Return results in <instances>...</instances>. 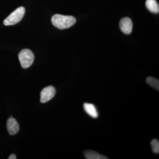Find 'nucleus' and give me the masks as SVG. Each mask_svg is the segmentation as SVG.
<instances>
[{"mask_svg": "<svg viewBox=\"0 0 159 159\" xmlns=\"http://www.w3.org/2000/svg\"><path fill=\"white\" fill-rule=\"evenodd\" d=\"M84 109L86 113L92 118L96 119L98 117V113L97 109L94 104L86 102L84 104Z\"/></svg>", "mask_w": 159, "mask_h": 159, "instance_id": "7", "label": "nucleus"}, {"mask_svg": "<svg viewBox=\"0 0 159 159\" xmlns=\"http://www.w3.org/2000/svg\"><path fill=\"white\" fill-rule=\"evenodd\" d=\"M152 148L154 153H159V142L158 140L156 139H153L151 142Z\"/></svg>", "mask_w": 159, "mask_h": 159, "instance_id": "11", "label": "nucleus"}, {"mask_svg": "<svg viewBox=\"0 0 159 159\" xmlns=\"http://www.w3.org/2000/svg\"><path fill=\"white\" fill-rule=\"evenodd\" d=\"M146 8L153 13H157L159 11V6L156 0H146Z\"/></svg>", "mask_w": 159, "mask_h": 159, "instance_id": "9", "label": "nucleus"}, {"mask_svg": "<svg viewBox=\"0 0 159 159\" xmlns=\"http://www.w3.org/2000/svg\"><path fill=\"white\" fill-rule=\"evenodd\" d=\"M7 128L9 134L13 135L17 134L19 130V125L14 118L10 117L7 120Z\"/></svg>", "mask_w": 159, "mask_h": 159, "instance_id": "6", "label": "nucleus"}, {"mask_svg": "<svg viewBox=\"0 0 159 159\" xmlns=\"http://www.w3.org/2000/svg\"><path fill=\"white\" fill-rule=\"evenodd\" d=\"M146 83L152 87L159 90V81L158 80L153 77H148L146 78Z\"/></svg>", "mask_w": 159, "mask_h": 159, "instance_id": "10", "label": "nucleus"}, {"mask_svg": "<svg viewBox=\"0 0 159 159\" xmlns=\"http://www.w3.org/2000/svg\"><path fill=\"white\" fill-rule=\"evenodd\" d=\"M119 27L123 33L125 34H130L132 31V21L129 18H123L120 20Z\"/></svg>", "mask_w": 159, "mask_h": 159, "instance_id": "5", "label": "nucleus"}, {"mask_svg": "<svg viewBox=\"0 0 159 159\" xmlns=\"http://www.w3.org/2000/svg\"><path fill=\"white\" fill-rule=\"evenodd\" d=\"M9 159H16V157L14 154H11L10 155V156L8 158Z\"/></svg>", "mask_w": 159, "mask_h": 159, "instance_id": "12", "label": "nucleus"}, {"mask_svg": "<svg viewBox=\"0 0 159 159\" xmlns=\"http://www.w3.org/2000/svg\"><path fill=\"white\" fill-rule=\"evenodd\" d=\"M25 11V10L24 7H19L4 20L3 22L4 25L6 26L13 25L19 22L22 19Z\"/></svg>", "mask_w": 159, "mask_h": 159, "instance_id": "2", "label": "nucleus"}, {"mask_svg": "<svg viewBox=\"0 0 159 159\" xmlns=\"http://www.w3.org/2000/svg\"><path fill=\"white\" fill-rule=\"evenodd\" d=\"M18 57L21 66L24 69L29 67L34 60V54L29 49L22 50L19 54Z\"/></svg>", "mask_w": 159, "mask_h": 159, "instance_id": "3", "label": "nucleus"}, {"mask_svg": "<svg viewBox=\"0 0 159 159\" xmlns=\"http://www.w3.org/2000/svg\"><path fill=\"white\" fill-rule=\"evenodd\" d=\"M56 90L54 87L49 86L43 89L40 93V102L46 103L48 102L55 96Z\"/></svg>", "mask_w": 159, "mask_h": 159, "instance_id": "4", "label": "nucleus"}, {"mask_svg": "<svg viewBox=\"0 0 159 159\" xmlns=\"http://www.w3.org/2000/svg\"><path fill=\"white\" fill-rule=\"evenodd\" d=\"M53 25L60 29H68L74 25L76 18L71 16H64L60 14L54 15L51 18Z\"/></svg>", "mask_w": 159, "mask_h": 159, "instance_id": "1", "label": "nucleus"}, {"mask_svg": "<svg viewBox=\"0 0 159 159\" xmlns=\"http://www.w3.org/2000/svg\"><path fill=\"white\" fill-rule=\"evenodd\" d=\"M84 156L87 159H107L108 157L102 155L94 151L87 150L84 152Z\"/></svg>", "mask_w": 159, "mask_h": 159, "instance_id": "8", "label": "nucleus"}]
</instances>
